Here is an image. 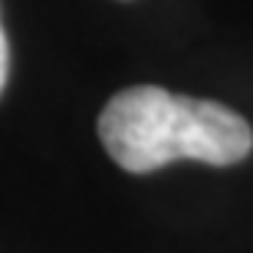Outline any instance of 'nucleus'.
I'll use <instances>...</instances> for the list:
<instances>
[{"instance_id":"obj_2","label":"nucleus","mask_w":253,"mask_h":253,"mask_svg":"<svg viewBox=\"0 0 253 253\" xmlns=\"http://www.w3.org/2000/svg\"><path fill=\"white\" fill-rule=\"evenodd\" d=\"M7 76H10V46H7L3 23H0V95H3V89H7Z\"/></svg>"},{"instance_id":"obj_1","label":"nucleus","mask_w":253,"mask_h":253,"mask_svg":"<svg viewBox=\"0 0 253 253\" xmlns=\"http://www.w3.org/2000/svg\"><path fill=\"white\" fill-rule=\"evenodd\" d=\"M99 138L119 168L148 174L171 161L237 165L253 148L247 119L211 99L178 95L158 85H131L99 115Z\"/></svg>"}]
</instances>
